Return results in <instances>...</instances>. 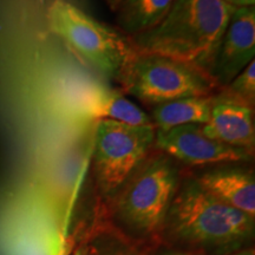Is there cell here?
<instances>
[{
    "label": "cell",
    "mask_w": 255,
    "mask_h": 255,
    "mask_svg": "<svg viewBox=\"0 0 255 255\" xmlns=\"http://www.w3.org/2000/svg\"><path fill=\"white\" fill-rule=\"evenodd\" d=\"M228 255H254V250H245V251H240V252H237V253H232Z\"/></svg>",
    "instance_id": "cell-20"
},
{
    "label": "cell",
    "mask_w": 255,
    "mask_h": 255,
    "mask_svg": "<svg viewBox=\"0 0 255 255\" xmlns=\"http://www.w3.org/2000/svg\"><path fill=\"white\" fill-rule=\"evenodd\" d=\"M233 11L223 0H175L157 26L129 39L138 53L167 57L210 76Z\"/></svg>",
    "instance_id": "cell-1"
},
{
    "label": "cell",
    "mask_w": 255,
    "mask_h": 255,
    "mask_svg": "<svg viewBox=\"0 0 255 255\" xmlns=\"http://www.w3.org/2000/svg\"><path fill=\"white\" fill-rule=\"evenodd\" d=\"M175 0H122L117 7V23L132 38L157 26L173 7Z\"/></svg>",
    "instance_id": "cell-13"
},
{
    "label": "cell",
    "mask_w": 255,
    "mask_h": 255,
    "mask_svg": "<svg viewBox=\"0 0 255 255\" xmlns=\"http://www.w3.org/2000/svg\"><path fill=\"white\" fill-rule=\"evenodd\" d=\"M105 1H107V4L110 6L111 9H114V11H116L117 7H119L120 4H121V1H122V0H105Z\"/></svg>",
    "instance_id": "cell-18"
},
{
    "label": "cell",
    "mask_w": 255,
    "mask_h": 255,
    "mask_svg": "<svg viewBox=\"0 0 255 255\" xmlns=\"http://www.w3.org/2000/svg\"><path fill=\"white\" fill-rule=\"evenodd\" d=\"M210 138L253 152L255 129L253 108L219 92L213 97L208 122L201 126Z\"/></svg>",
    "instance_id": "cell-9"
},
{
    "label": "cell",
    "mask_w": 255,
    "mask_h": 255,
    "mask_svg": "<svg viewBox=\"0 0 255 255\" xmlns=\"http://www.w3.org/2000/svg\"><path fill=\"white\" fill-rule=\"evenodd\" d=\"M161 255H206L203 253H197V252H186V251H167Z\"/></svg>",
    "instance_id": "cell-17"
},
{
    "label": "cell",
    "mask_w": 255,
    "mask_h": 255,
    "mask_svg": "<svg viewBox=\"0 0 255 255\" xmlns=\"http://www.w3.org/2000/svg\"><path fill=\"white\" fill-rule=\"evenodd\" d=\"M117 82L126 94L154 105L186 97L212 96L220 89L210 76L189 65L137 51Z\"/></svg>",
    "instance_id": "cell-5"
},
{
    "label": "cell",
    "mask_w": 255,
    "mask_h": 255,
    "mask_svg": "<svg viewBox=\"0 0 255 255\" xmlns=\"http://www.w3.org/2000/svg\"><path fill=\"white\" fill-rule=\"evenodd\" d=\"M163 154L188 165L250 161L253 152L210 138L199 124L156 130L155 144Z\"/></svg>",
    "instance_id": "cell-7"
},
{
    "label": "cell",
    "mask_w": 255,
    "mask_h": 255,
    "mask_svg": "<svg viewBox=\"0 0 255 255\" xmlns=\"http://www.w3.org/2000/svg\"><path fill=\"white\" fill-rule=\"evenodd\" d=\"M223 1L227 2L228 5H231L234 8L248 7V6H254L255 4V0H223Z\"/></svg>",
    "instance_id": "cell-16"
},
{
    "label": "cell",
    "mask_w": 255,
    "mask_h": 255,
    "mask_svg": "<svg viewBox=\"0 0 255 255\" xmlns=\"http://www.w3.org/2000/svg\"><path fill=\"white\" fill-rule=\"evenodd\" d=\"M220 94L254 108L255 62H251L231 83L220 89Z\"/></svg>",
    "instance_id": "cell-14"
},
{
    "label": "cell",
    "mask_w": 255,
    "mask_h": 255,
    "mask_svg": "<svg viewBox=\"0 0 255 255\" xmlns=\"http://www.w3.org/2000/svg\"><path fill=\"white\" fill-rule=\"evenodd\" d=\"M199 186L221 202L255 218V178L241 169H218L195 177Z\"/></svg>",
    "instance_id": "cell-10"
},
{
    "label": "cell",
    "mask_w": 255,
    "mask_h": 255,
    "mask_svg": "<svg viewBox=\"0 0 255 255\" xmlns=\"http://www.w3.org/2000/svg\"><path fill=\"white\" fill-rule=\"evenodd\" d=\"M89 255H90V252H89ZM95 255H139V254L124 247L111 246L109 248H104V250L97 251V253Z\"/></svg>",
    "instance_id": "cell-15"
},
{
    "label": "cell",
    "mask_w": 255,
    "mask_h": 255,
    "mask_svg": "<svg viewBox=\"0 0 255 255\" xmlns=\"http://www.w3.org/2000/svg\"><path fill=\"white\" fill-rule=\"evenodd\" d=\"M212 96L186 97L154 105L151 122L156 130H169L187 124H203L208 122L213 105Z\"/></svg>",
    "instance_id": "cell-12"
},
{
    "label": "cell",
    "mask_w": 255,
    "mask_h": 255,
    "mask_svg": "<svg viewBox=\"0 0 255 255\" xmlns=\"http://www.w3.org/2000/svg\"><path fill=\"white\" fill-rule=\"evenodd\" d=\"M255 56V7L234 8L210 70L221 89L231 83Z\"/></svg>",
    "instance_id": "cell-8"
},
{
    "label": "cell",
    "mask_w": 255,
    "mask_h": 255,
    "mask_svg": "<svg viewBox=\"0 0 255 255\" xmlns=\"http://www.w3.org/2000/svg\"><path fill=\"white\" fill-rule=\"evenodd\" d=\"M155 127L98 121L94 148L96 183L105 197L116 195L155 144Z\"/></svg>",
    "instance_id": "cell-6"
},
{
    "label": "cell",
    "mask_w": 255,
    "mask_h": 255,
    "mask_svg": "<svg viewBox=\"0 0 255 255\" xmlns=\"http://www.w3.org/2000/svg\"><path fill=\"white\" fill-rule=\"evenodd\" d=\"M72 255H89V250L87 247H79Z\"/></svg>",
    "instance_id": "cell-19"
},
{
    "label": "cell",
    "mask_w": 255,
    "mask_h": 255,
    "mask_svg": "<svg viewBox=\"0 0 255 255\" xmlns=\"http://www.w3.org/2000/svg\"><path fill=\"white\" fill-rule=\"evenodd\" d=\"M146 157L113 197L117 220L142 237L163 231L180 186V175L170 156L161 151Z\"/></svg>",
    "instance_id": "cell-3"
},
{
    "label": "cell",
    "mask_w": 255,
    "mask_h": 255,
    "mask_svg": "<svg viewBox=\"0 0 255 255\" xmlns=\"http://www.w3.org/2000/svg\"><path fill=\"white\" fill-rule=\"evenodd\" d=\"M254 228L253 218L215 199L195 178L180 183L163 227L175 241L202 251L235 250Z\"/></svg>",
    "instance_id": "cell-2"
},
{
    "label": "cell",
    "mask_w": 255,
    "mask_h": 255,
    "mask_svg": "<svg viewBox=\"0 0 255 255\" xmlns=\"http://www.w3.org/2000/svg\"><path fill=\"white\" fill-rule=\"evenodd\" d=\"M81 114L87 119L116 121L131 126H152L150 117L129 101L122 92L98 88L87 95L81 105Z\"/></svg>",
    "instance_id": "cell-11"
},
{
    "label": "cell",
    "mask_w": 255,
    "mask_h": 255,
    "mask_svg": "<svg viewBox=\"0 0 255 255\" xmlns=\"http://www.w3.org/2000/svg\"><path fill=\"white\" fill-rule=\"evenodd\" d=\"M50 30L108 78L119 81L136 55L128 37L105 26L66 0H55L47 11Z\"/></svg>",
    "instance_id": "cell-4"
}]
</instances>
